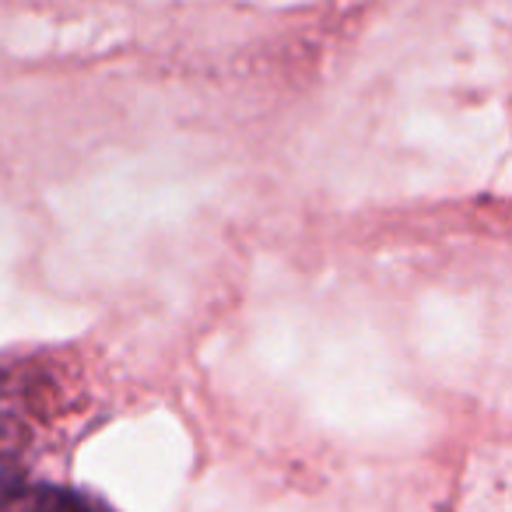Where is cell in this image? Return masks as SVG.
Wrapping results in <instances>:
<instances>
[{"mask_svg": "<svg viewBox=\"0 0 512 512\" xmlns=\"http://www.w3.org/2000/svg\"><path fill=\"white\" fill-rule=\"evenodd\" d=\"M29 512H109V509L95 502V498L81 495V491H71V488H39V491H32Z\"/></svg>", "mask_w": 512, "mask_h": 512, "instance_id": "cell-1", "label": "cell"}]
</instances>
